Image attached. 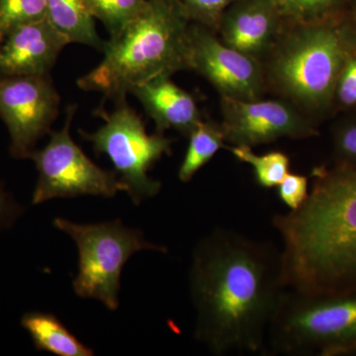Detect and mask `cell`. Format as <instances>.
<instances>
[{
	"instance_id": "obj_1",
	"label": "cell",
	"mask_w": 356,
	"mask_h": 356,
	"mask_svg": "<svg viewBox=\"0 0 356 356\" xmlns=\"http://www.w3.org/2000/svg\"><path fill=\"white\" fill-rule=\"evenodd\" d=\"M285 290L281 250L233 229H213L192 254L194 336L214 355L266 353Z\"/></svg>"
},
{
	"instance_id": "obj_2",
	"label": "cell",
	"mask_w": 356,
	"mask_h": 356,
	"mask_svg": "<svg viewBox=\"0 0 356 356\" xmlns=\"http://www.w3.org/2000/svg\"><path fill=\"white\" fill-rule=\"evenodd\" d=\"M308 198L275 215L286 289L308 294L356 290V166L318 168Z\"/></svg>"
},
{
	"instance_id": "obj_3",
	"label": "cell",
	"mask_w": 356,
	"mask_h": 356,
	"mask_svg": "<svg viewBox=\"0 0 356 356\" xmlns=\"http://www.w3.org/2000/svg\"><path fill=\"white\" fill-rule=\"evenodd\" d=\"M191 21L179 0H146L135 18L105 41L102 62L77 86L117 103L140 83L191 70Z\"/></svg>"
},
{
	"instance_id": "obj_4",
	"label": "cell",
	"mask_w": 356,
	"mask_h": 356,
	"mask_svg": "<svg viewBox=\"0 0 356 356\" xmlns=\"http://www.w3.org/2000/svg\"><path fill=\"white\" fill-rule=\"evenodd\" d=\"M297 25L274 56L271 79L307 108H325L336 95L346 60L356 50L355 31L343 13Z\"/></svg>"
},
{
	"instance_id": "obj_5",
	"label": "cell",
	"mask_w": 356,
	"mask_h": 356,
	"mask_svg": "<svg viewBox=\"0 0 356 356\" xmlns=\"http://www.w3.org/2000/svg\"><path fill=\"white\" fill-rule=\"evenodd\" d=\"M356 343V290L308 294L286 289L268 332L266 351L341 356Z\"/></svg>"
},
{
	"instance_id": "obj_6",
	"label": "cell",
	"mask_w": 356,
	"mask_h": 356,
	"mask_svg": "<svg viewBox=\"0 0 356 356\" xmlns=\"http://www.w3.org/2000/svg\"><path fill=\"white\" fill-rule=\"evenodd\" d=\"M55 228L72 238L79 252V271L72 282L81 298L95 299L111 311L119 308L122 269L142 250L166 252V248L145 238L142 231L128 228L120 220L99 224H76L55 218Z\"/></svg>"
},
{
	"instance_id": "obj_7",
	"label": "cell",
	"mask_w": 356,
	"mask_h": 356,
	"mask_svg": "<svg viewBox=\"0 0 356 356\" xmlns=\"http://www.w3.org/2000/svg\"><path fill=\"white\" fill-rule=\"evenodd\" d=\"M115 104L113 111L102 106L95 112L104 120L102 127L95 133H79L91 143L96 154L108 156L115 172L120 175L124 191L135 205H139L161 191V182L149 177V170L163 154H170L172 140L163 134L149 135L144 122L127 99Z\"/></svg>"
},
{
	"instance_id": "obj_8",
	"label": "cell",
	"mask_w": 356,
	"mask_h": 356,
	"mask_svg": "<svg viewBox=\"0 0 356 356\" xmlns=\"http://www.w3.org/2000/svg\"><path fill=\"white\" fill-rule=\"evenodd\" d=\"M76 110L77 105H69L64 127L51 131L48 144L30 156L38 172L32 195L34 205L83 195L111 198L124 191L117 173L95 165L72 140L70 127Z\"/></svg>"
},
{
	"instance_id": "obj_9",
	"label": "cell",
	"mask_w": 356,
	"mask_h": 356,
	"mask_svg": "<svg viewBox=\"0 0 356 356\" xmlns=\"http://www.w3.org/2000/svg\"><path fill=\"white\" fill-rule=\"evenodd\" d=\"M60 98L50 74L0 77V118L10 135V153L30 159L57 119Z\"/></svg>"
},
{
	"instance_id": "obj_10",
	"label": "cell",
	"mask_w": 356,
	"mask_h": 356,
	"mask_svg": "<svg viewBox=\"0 0 356 356\" xmlns=\"http://www.w3.org/2000/svg\"><path fill=\"white\" fill-rule=\"evenodd\" d=\"M225 140L233 146L254 147L281 138L302 139L316 130L292 106L277 100L222 97Z\"/></svg>"
},
{
	"instance_id": "obj_11",
	"label": "cell",
	"mask_w": 356,
	"mask_h": 356,
	"mask_svg": "<svg viewBox=\"0 0 356 356\" xmlns=\"http://www.w3.org/2000/svg\"><path fill=\"white\" fill-rule=\"evenodd\" d=\"M191 70L208 79L222 97L259 99L264 74L257 58L222 43L205 26L191 25Z\"/></svg>"
},
{
	"instance_id": "obj_12",
	"label": "cell",
	"mask_w": 356,
	"mask_h": 356,
	"mask_svg": "<svg viewBox=\"0 0 356 356\" xmlns=\"http://www.w3.org/2000/svg\"><path fill=\"white\" fill-rule=\"evenodd\" d=\"M69 44L47 17L18 26L0 44V77L50 74Z\"/></svg>"
},
{
	"instance_id": "obj_13",
	"label": "cell",
	"mask_w": 356,
	"mask_h": 356,
	"mask_svg": "<svg viewBox=\"0 0 356 356\" xmlns=\"http://www.w3.org/2000/svg\"><path fill=\"white\" fill-rule=\"evenodd\" d=\"M281 20L271 0H238L222 13L219 29L225 44L257 60L273 44Z\"/></svg>"
},
{
	"instance_id": "obj_14",
	"label": "cell",
	"mask_w": 356,
	"mask_h": 356,
	"mask_svg": "<svg viewBox=\"0 0 356 356\" xmlns=\"http://www.w3.org/2000/svg\"><path fill=\"white\" fill-rule=\"evenodd\" d=\"M135 95L153 119L156 133L173 129L188 136L201 119L193 97L172 83L170 76H159L135 86Z\"/></svg>"
},
{
	"instance_id": "obj_15",
	"label": "cell",
	"mask_w": 356,
	"mask_h": 356,
	"mask_svg": "<svg viewBox=\"0 0 356 356\" xmlns=\"http://www.w3.org/2000/svg\"><path fill=\"white\" fill-rule=\"evenodd\" d=\"M21 325L40 351L58 356L95 355V351L81 343L53 314L28 312L21 318Z\"/></svg>"
},
{
	"instance_id": "obj_16",
	"label": "cell",
	"mask_w": 356,
	"mask_h": 356,
	"mask_svg": "<svg viewBox=\"0 0 356 356\" xmlns=\"http://www.w3.org/2000/svg\"><path fill=\"white\" fill-rule=\"evenodd\" d=\"M47 19L72 43L102 51L105 41L96 31L95 17L83 0H47Z\"/></svg>"
},
{
	"instance_id": "obj_17",
	"label": "cell",
	"mask_w": 356,
	"mask_h": 356,
	"mask_svg": "<svg viewBox=\"0 0 356 356\" xmlns=\"http://www.w3.org/2000/svg\"><path fill=\"white\" fill-rule=\"evenodd\" d=\"M188 137V147L178 170V178L182 182L191 181L194 175L224 147L225 142L221 126L210 121L199 122Z\"/></svg>"
},
{
	"instance_id": "obj_18",
	"label": "cell",
	"mask_w": 356,
	"mask_h": 356,
	"mask_svg": "<svg viewBox=\"0 0 356 356\" xmlns=\"http://www.w3.org/2000/svg\"><path fill=\"white\" fill-rule=\"evenodd\" d=\"M227 149L238 161L254 168L255 179L264 188L277 187L290 172V159L282 152H270L259 156L254 154L250 147L231 146Z\"/></svg>"
},
{
	"instance_id": "obj_19",
	"label": "cell",
	"mask_w": 356,
	"mask_h": 356,
	"mask_svg": "<svg viewBox=\"0 0 356 356\" xmlns=\"http://www.w3.org/2000/svg\"><path fill=\"white\" fill-rule=\"evenodd\" d=\"M280 17L295 24L318 22L343 13L353 0H271Z\"/></svg>"
},
{
	"instance_id": "obj_20",
	"label": "cell",
	"mask_w": 356,
	"mask_h": 356,
	"mask_svg": "<svg viewBox=\"0 0 356 356\" xmlns=\"http://www.w3.org/2000/svg\"><path fill=\"white\" fill-rule=\"evenodd\" d=\"M95 19L100 20L110 37L117 36L135 18L146 0H83Z\"/></svg>"
},
{
	"instance_id": "obj_21",
	"label": "cell",
	"mask_w": 356,
	"mask_h": 356,
	"mask_svg": "<svg viewBox=\"0 0 356 356\" xmlns=\"http://www.w3.org/2000/svg\"><path fill=\"white\" fill-rule=\"evenodd\" d=\"M46 16L47 0H0V44L18 26Z\"/></svg>"
},
{
	"instance_id": "obj_22",
	"label": "cell",
	"mask_w": 356,
	"mask_h": 356,
	"mask_svg": "<svg viewBox=\"0 0 356 356\" xmlns=\"http://www.w3.org/2000/svg\"><path fill=\"white\" fill-rule=\"evenodd\" d=\"M191 20L212 29H219L222 13L238 0H179Z\"/></svg>"
},
{
	"instance_id": "obj_23",
	"label": "cell",
	"mask_w": 356,
	"mask_h": 356,
	"mask_svg": "<svg viewBox=\"0 0 356 356\" xmlns=\"http://www.w3.org/2000/svg\"><path fill=\"white\" fill-rule=\"evenodd\" d=\"M278 196L289 210L298 209L309 195L308 177L288 173L278 185Z\"/></svg>"
},
{
	"instance_id": "obj_24",
	"label": "cell",
	"mask_w": 356,
	"mask_h": 356,
	"mask_svg": "<svg viewBox=\"0 0 356 356\" xmlns=\"http://www.w3.org/2000/svg\"><path fill=\"white\" fill-rule=\"evenodd\" d=\"M334 149L337 163L356 166V119L346 122L337 129Z\"/></svg>"
},
{
	"instance_id": "obj_25",
	"label": "cell",
	"mask_w": 356,
	"mask_h": 356,
	"mask_svg": "<svg viewBox=\"0 0 356 356\" xmlns=\"http://www.w3.org/2000/svg\"><path fill=\"white\" fill-rule=\"evenodd\" d=\"M343 106L356 105V50L346 60L337 81L336 95Z\"/></svg>"
},
{
	"instance_id": "obj_26",
	"label": "cell",
	"mask_w": 356,
	"mask_h": 356,
	"mask_svg": "<svg viewBox=\"0 0 356 356\" xmlns=\"http://www.w3.org/2000/svg\"><path fill=\"white\" fill-rule=\"evenodd\" d=\"M22 212L23 208L14 200L0 182V231L13 226Z\"/></svg>"
},
{
	"instance_id": "obj_27",
	"label": "cell",
	"mask_w": 356,
	"mask_h": 356,
	"mask_svg": "<svg viewBox=\"0 0 356 356\" xmlns=\"http://www.w3.org/2000/svg\"><path fill=\"white\" fill-rule=\"evenodd\" d=\"M348 355H356V343L353 344V346H351L350 348H348V350L344 351L341 356Z\"/></svg>"
},
{
	"instance_id": "obj_28",
	"label": "cell",
	"mask_w": 356,
	"mask_h": 356,
	"mask_svg": "<svg viewBox=\"0 0 356 356\" xmlns=\"http://www.w3.org/2000/svg\"><path fill=\"white\" fill-rule=\"evenodd\" d=\"M351 8H353V14L356 19V0H353L350 3Z\"/></svg>"
}]
</instances>
